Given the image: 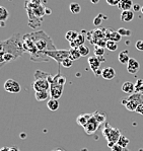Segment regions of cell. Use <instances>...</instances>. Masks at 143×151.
Wrapping results in <instances>:
<instances>
[{"label":"cell","mask_w":143,"mask_h":151,"mask_svg":"<svg viewBox=\"0 0 143 151\" xmlns=\"http://www.w3.org/2000/svg\"><path fill=\"white\" fill-rule=\"evenodd\" d=\"M25 8L27 11L29 16V27H40L41 22L44 19L45 14V7L42 6L41 0H29L25 2Z\"/></svg>","instance_id":"6da1fadb"},{"label":"cell","mask_w":143,"mask_h":151,"mask_svg":"<svg viewBox=\"0 0 143 151\" xmlns=\"http://www.w3.org/2000/svg\"><path fill=\"white\" fill-rule=\"evenodd\" d=\"M20 35L14 34L12 37H10L4 42H0V53L5 54V53H10L17 59L25 52L24 49V42L19 40Z\"/></svg>","instance_id":"7a4b0ae2"},{"label":"cell","mask_w":143,"mask_h":151,"mask_svg":"<svg viewBox=\"0 0 143 151\" xmlns=\"http://www.w3.org/2000/svg\"><path fill=\"white\" fill-rule=\"evenodd\" d=\"M29 35L32 38V40H33L36 48L38 49V51H40V52L56 50V46L54 45L52 39H51L44 31L34 32Z\"/></svg>","instance_id":"3957f363"},{"label":"cell","mask_w":143,"mask_h":151,"mask_svg":"<svg viewBox=\"0 0 143 151\" xmlns=\"http://www.w3.org/2000/svg\"><path fill=\"white\" fill-rule=\"evenodd\" d=\"M103 135L107 139L108 141V146L110 148H112L117 142H118L120 136L122 135L121 132L119 131V129L112 127L108 122L105 123V127L103 128Z\"/></svg>","instance_id":"277c9868"},{"label":"cell","mask_w":143,"mask_h":151,"mask_svg":"<svg viewBox=\"0 0 143 151\" xmlns=\"http://www.w3.org/2000/svg\"><path fill=\"white\" fill-rule=\"evenodd\" d=\"M45 54L51 59L55 60L59 65L62 63V61L69 58V50H51L45 51Z\"/></svg>","instance_id":"5b68a950"},{"label":"cell","mask_w":143,"mask_h":151,"mask_svg":"<svg viewBox=\"0 0 143 151\" xmlns=\"http://www.w3.org/2000/svg\"><path fill=\"white\" fill-rule=\"evenodd\" d=\"M50 75V74H49ZM33 88L36 91H45V90L50 89V82L47 78H39V79H34L33 83Z\"/></svg>","instance_id":"8992f818"},{"label":"cell","mask_w":143,"mask_h":151,"mask_svg":"<svg viewBox=\"0 0 143 151\" xmlns=\"http://www.w3.org/2000/svg\"><path fill=\"white\" fill-rule=\"evenodd\" d=\"M4 89L9 93H18L20 91V84L14 79H7L4 82Z\"/></svg>","instance_id":"52a82bcc"},{"label":"cell","mask_w":143,"mask_h":151,"mask_svg":"<svg viewBox=\"0 0 143 151\" xmlns=\"http://www.w3.org/2000/svg\"><path fill=\"white\" fill-rule=\"evenodd\" d=\"M100 126H101V124L94 119V117L93 116V117L91 118V120L88 121V123L83 127V129L87 135H93V134H94L96 131H98V129L100 128Z\"/></svg>","instance_id":"ba28073f"},{"label":"cell","mask_w":143,"mask_h":151,"mask_svg":"<svg viewBox=\"0 0 143 151\" xmlns=\"http://www.w3.org/2000/svg\"><path fill=\"white\" fill-rule=\"evenodd\" d=\"M140 64L134 58H130L128 64H127V72L130 74H136L139 70Z\"/></svg>","instance_id":"9c48e42d"},{"label":"cell","mask_w":143,"mask_h":151,"mask_svg":"<svg viewBox=\"0 0 143 151\" xmlns=\"http://www.w3.org/2000/svg\"><path fill=\"white\" fill-rule=\"evenodd\" d=\"M115 76H116V71H115V69L112 68V67H106V68H103V71H101V77L106 80L114 79Z\"/></svg>","instance_id":"30bf717a"},{"label":"cell","mask_w":143,"mask_h":151,"mask_svg":"<svg viewBox=\"0 0 143 151\" xmlns=\"http://www.w3.org/2000/svg\"><path fill=\"white\" fill-rule=\"evenodd\" d=\"M101 61V58H98L96 56H93V57L88 58V64L91 66V69L93 72H96V70L100 69Z\"/></svg>","instance_id":"8fae6325"},{"label":"cell","mask_w":143,"mask_h":151,"mask_svg":"<svg viewBox=\"0 0 143 151\" xmlns=\"http://www.w3.org/2000/svg\"><path fill=\"white\" fill-rule=\"evenodd\" d=\"M122 91L125 92L126 94H133L135 92V84L130 81H126L122 85Z\"/></svg>","instance_id":"7c38bea8"},{"label":"cell","mask_w":143,"mask_h":151,"mask_svg":"<svg viewBox=\"0 0 143 151\" xmlns=\"http://www.w3.org/2000/svg\"><path fill=\"white\" fill-rule=\"evenodd\" d=\"M93 117V114H81L77 117L76 122L78 125H80L81 127H84L85 125L88 123V121L91 120V118Z\"/></svg>","instance_id":"4fadbf2b"},{"label":"cell","mask_w":143,"mask_h":151,"mask_svg":"<svg viewBox=\"0 0 143 151\" xmlns=\"http://www.w3.org/2000/svg\"><path fill=\"white\" fill-rule=\"evenodd\" d=\"M122 104L125 106V108L127 109L128 111H136V109H137V106H139V103H137V101H129L128 99H123L122 101Z\"/></svg>","instance_id":"5bb4252c"},{"label":"cell","mask_w":143,"mask_h":151,"mask_svg":"<svg viewBox=\"0 0 143 151\" xmlns=\"http://www.w3.org/2000/svg\"><path fill=\"white\" fill-rule=\"evenodd\" d=\"M133 5H134V3H133L132 0H121L118 7L122 11H126V10H131L133 8Z\"/></svg>","instance_id":"9a60e30c"},{"label":"cell","mask_w":143,"mask_h":151,"mask_svg":"<svg viewBox=\"0 0 143 151\" xmlns=\"http://www.w3.org/2000/svg\"><path fill=\"white\" fill-rule=\"evenodd\" d=\"M134 18V11L133 10H126L122 11L121 13V20L123 22H130Z\"/></svg>","instance_id":"2e32d148"},{"label":"cell","mask_w":143,"mask_h":151,"mask_svg":"<svg viewBox=\"0 0 143 151\" xmlns=\"http://www.w3.org/2000/svg\"><path fill=\"white\" fill-rule=\"evenodd\" d=\"M9 16L8 10L3 6H0V27H5V22Z\"/></svg>","instance_id":"e0dca14e"},{"label":"cell","mask_w":143,"mask_h":151,"mask_svg":"<svg viewBox=\"0 0 143 151\" xmlns=\"http://www.w3.org/2000/svg\"><path fill=\"white\" fill-rule=\"evenodd\" d=\"M84 42H85V37L82 34H79L77 38H76V40L74 42H72V43H70V47L78 49L80 46L84 45Z\"/></svg>","instance_id":"ac0fdd59"},{"label":"cell","mask_w":143,"mask_h":151,"mask_svg":"<svg viewBox=\"0 0 143 151\" xmlns=\"http://www.w3.org/2000/svg\"><path fill=\"white\" fill-rule=\"evenodd\" d=\"M118 60L121 64H126V65L128 64L129 60H130V57H129V51L128 50L122 51L118 56Z\"/></svg>","instance_id":"d6986e66"},{"label":"cell","mask_w":143,"mask_h":151,"mask_svg":"<svg viewBox=\"0 0 143 151\" xmlns=\"http://www.w3.org/2000/svg\"><path fill=\"white\" fill-rule=\"evenodd\" d=\"M50 96V92L48 90L45 91H36L34 92V97L38 101H44L46 99H48V97Z\"/></svg>","instance_id":"ffe728a7"},{"label":"cell","mask_w":143,"mask_h":151,"mask_svg":"<svg viewBox=\"0 0 143 151\" xmlns=\"http://www.w3.org/2000/svg\"><path fill=\"white\" fill-rule=\"evenodd\" d=\"M59 101L58 99H50L47 103V106L50 111H56L59 109Z\"/></svg>","instance_id":"44dd1931"},{"label":"cell","mask_w":143,"mask_h":151,"mask_svg":"<svg viewBox=\"0 0 143 151\" xmlns=\"http://www.w3.org/2000/svg\"><path fill=\"white\" fill-rule=\"evenodd\" d=\"M80 57H81V55H80L78 49L71 48L70 50H69V58H70L72 61H74V60H78Z\"/></svg>","instance_id":"7402d4cb"},{"label":"cell","mask_w":143,"mask_h":151,"mask_svg":"<svg viewBox=\"0 0 143 151\" xmlns=\"http://www.w3.org/2000/svg\"><path fill=\"white\" fill-rule=\"evenodd\" d=\"M93 116L101 125L103 124V123H106V119H107V115H106V114L100 113V111H94L93 114Z\"/></svg>","instance_id":"603a6c76"},{"label":"cell","mask_w":143,"mask_h":151,"mask_svg":"<svg viewBox=\"0 0 143 151\" xmlns=\"http://www.w3.org/2000/svg\"><path fill=\"white\" fill-rule=\"evenodd\" d=\"M78 35L79 34L75 31H69V32H66L65 39L69 42V43H72V42H74L76 40V38L78 37Z\"/></svg>","instance_id":"cb8c5ba5"},{"label":"cell","mask_w":143,"mask_h":151,"mask_svg":"<svg viewBox=\"0 0 143 151\" xmlns=\"http://www.w3.org/2000/svg\"><path fill=\"white\" fill-rule=\"evenodd\" d=\"M69 9H70L71 13H73V14H78V13L81 11V6L78 3H76V2H72V3L69 5Z\"/></svg>","instance_id":"d4e9b609"},{"label":"cell","mask_w":143,"mask_h":151,"mask_svg":"<svg viewBox=\"0 0 143 151\" xmlns=\"http://www.w3.org/2000/svg\"><path fill=\"white\" fill-rule=\"evenodd\" d=\"M106 48H107L109 51H111V52H114V51H116L117 49H118V44H117V42H115V41L108 40L107 44H106Z\"/></svg>","instance_id":"484cf974"},{"label":"cell","mask_w":143,"mask_h":151,"mask_svg":"<svg viewBox=\"0 0 143 151\" xmlns=\"http://www.w3.org/2000/svg\"><path fill=\"white\" fill-rule=\"evenodd\" d=\"M129 143H130V140H129L127 137H125L124 135H121L118 140V142L117 144H119L120 146H122L123 148H127V146L129 145Z\"/></svg>","instance_id":"4316f807"},{"label":"cell","mask_w":143,"mask_h":151,"mask_svg":"<svg viewBox=\"0 0 143 151\" xmlns=\"http://www.w3.org/2000/svg\"><path fill=\"white\" fill-rule=\"evenodd\" d=\"M108 40L111 41H115V42H120L121 41V36L118 34V32H112L110 36L107 37Z\"/></svg>","instance_id":"83f0119b"},{"label":"cell","mask_w":143,"mask_h":151,"mask_svg":"<svg viewBox=\"0 0 143 151\" xmlns=\"http://www.w3.org/2000/svg\"><path fill=\"white\" fill-rule=\"evenodd\" d=\"M78 51H79L81 57H86V56L89 55V48L86 47L85 45L80 46V47L78 48Z\"/></svg>","instance_id":"f1b7e54d"},{"label":"cell","mask_w":143,"mask_h":151,"mask_svg":"<svg viewBox=\"0 0 143 151\" xmlns=\"http://www.w3.org/2000/svg\"><path fill=\"white\" fill-rule=\"evenodd\" d=\"M94 55L96 56V57L98 58H101L103 56V54H105V49H103V47H100V46H96L94 47Z\"/></svg>","instance_id":"f546056e"},{"label":"cell","mask_w":143,"mask_h":151,"mask_svg":"<svg viewBox=\"0 0 143 151\" xmlns=\"http://www.w3.org/2000/svg\"><path fill=\"white\" fill-rule=\"evenodd\" d=\"M135 92L143 93V79H138L135 83Z\"/></svg>","instance_id":"4dcf8cb0"},{"label":"cell","mask_w":143,"mask_h":151,"mask_svg":"<svg viewBox=\"0 0 143 151\" xmlns=\"http://www.w3.org/2000/svg\"><path fill=\"white\" fill-rule=\"evenodd\" d=\"M117 32H118V34L121 37H129V36H131V31H130V29H124V27H121V29H119Z\"/></svg>","instance_id":"1f68e13d"},{"label":"cell","mask_w":143,"mask_h":151,"mask_svg":"<svg viewBox=\"0 0 143 151\" xmlns=\"http://www.w3.org/2000/svg\"><path fill=\"white\" fill-rule=\"evenodd\" d=\"M61 65L63 67H65V68H70V67L73 65V61L70 59V58H67V59H65V60H63V61H62Z\"/></svg>","instance_id":"d6a6232c"},{"label":"cell","mask_w":143,"mask_h":151,"mask_svg":"<svg viewBox=\"0 0 143 151\" xmlns=\"http://www.w3.org/2000/svg\"><path fill=\"white\" fill-rule=\"evenodd\" d=\"M3 58H4V61H5V63H6V62H10V61L15 60V57L12 54H10V53H5V54H3Z\"/></svg>","instance_id":"836d02e7"},{"label":"cell","mask_w":143,"mask_h":151,"mask_svg":"<svg viewBox=\"0 0 143 151\" xmlns=\"http://www.w3.org/2000/svg\"><path fill=\"white\" fill-rule=\"evenodd\" d=\"M111 151H130V150H128L127 148H123L122 146H120L119 144L116 143L112 148H111Z\"/></svg>","instance_id":"e575fe53"},{"label":"cell","mask_w":143,"mask_h":151,"mask_svg":"<svg viewBox=\"0 0 143 151\" xmlns=\"http://www.w3.org/2000/svg\"><path fill=\"white\" fill-rule=\"evenodd\" d=\"M135 47L138 51H143V40H138L136 42Z\"/></svg>","instance_id":"d590c367"},{"label":"cell","mask_w":143,"mask_h":151,"mask_svg":"<svg viewBox=\"0 0 143 151\" xmlns=\"http://www.w3.org/2000/svg\"><path fill=\"white\" fill-rule=\"evenodd\" d=\"M101 15H103V14H98V15L96 16V17L93 19V24H94V25H96V27H98V25H100V24H101V18H103V17H101Z\"/></svg>","instance_id":"8d00e7d4"},{"label":"cell","mask_w":143,"mask_h":151,"mask_svg":"<svg viewBox=\"0 0 143 151\" xmlns=\"http://www.w3.org/2000/svg\"><path fill=\"white\" fill-rule=\"evenodd\" d=\"M107 3L111 6H118L121 0H106Z\"/></svg>","instance_id":"74e56055"},{"label":"cell","mask_w":143,"mask_h":151,"mask_svg":"<svg viewBox=\"0 0 143 151\" xmlns=\"http://www.w3.org/2000/svg\"><path fill=\"white\" fill-rule=\"evenodd\" d=\"M141 5H139L138 3H135L134 5H133V11H135V12H138V11H141Z\"/></svg>","instance_id":"f35d334b"},{"label":"cell","mask_w":143,"mask_h":151,"mask_svg":"<svg viewBox=\"0 0 143 151\" xmlns=\"http://www.w3.org/2000/svg\"><path fill=\"white\" fill-rule=\"evenodd\" d=\"M136 113L140 114V115H143V104H142L137 106V109H136Z\"/></svg>","instance_id":"ab89813d"},{"label":"cell","mask_w":143,"mask_h":151,"mask_svg":"<svg viewBox=\"0 0 143 151\" xmlns=\"http://www.w3.org/2000/svg\"><path fill=\"white\" fill-rule=\"evenodd\" d=\"M10 151H20L17 146H12V147H10Z\"/></svg>","instance_id":"60d3db41"},{"label":"cell","mask_w":143,"mask_h":151,"mask_svg":"<svg viewBox=\"0 0 143 151\" xmlns=\"http://www.w3.org/2000/svg\"><path fill=\"white\" fill-rule=\"evenodd\" d=\"M52 151H66L65 149H63V148H56V149L52 150Z\"/></svg>","instance_id":"b9f144b4"},{"label":"cell","mask_w":143,"mask_h":151,"mask_svg":"<svg viewBox=\"0 0 143 151\" xmlns=\"http://www.w3.org/2000/svg\"><path fill=\"white\" fill-rule=\"evenodd\" d=\"M91 3H93V4H98L100 0H91Z\"/></svg>","instance_id":"7bdbcfd3"},{"label":"cell","mask_w":143,"mask_h":151,"mask_svg":"<svg viewBox=\"0 0 143 151\" xmlns=\"http://www.w3.org/2000/svg\"><path fill=\"white\" fill-rule=\"evenodd\" d=\"M141 104H143V93H141Z\"/></svg>","instance_id":"ee69618b"},{"label":"cell","mask_w":143,"mask_h":151,"mask_svg":"<svg viewBox=\"0 0 143 151\" xmlns=\"http://www.w3.org/2000/svg\"><path fill=\"white\" fill-rule=\"evenodd\" d=\"M141 12L143 13V6H142V7H141Z\"/></svg>","instance_id":"f6af8a7d"},{"label":"cell","mask_w":143,"mask_h":151,"mask_svg":"<svg viewBox=\"0 0 143 151\" xmlns=\"http://www.w3.org/2000/svg\"><path fill=\"white\" fill-rule=\"evenodd\" d=\"M138 151H143V149H139V150H138Z\"/></svg>","instance_id":"bcb514c9"}]
</instances>
